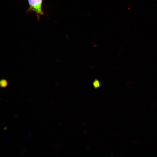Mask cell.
<instances>
[{
    "instance_id": "1",
    "label": "cell",
    "mask_w": 157,
    "mask_h": 157,
    "mask_svg": "<svg viewBox=\"0 0 157 157\" xmlns=\"http://www.w3.org/2000/svg\"><path fill=\"white\" fill-rule=\"evenodd\" d=\"M29 7L27 12L28 13L34 12L39 20L40 16L44 14L42 10L43 0H28Z\"/></svg>"
},
{
    "instance_id": "2",
    "label": "cell",
    "mask_w": 157,
    "mask_h": 157,
    "mask_svg": "<svg viewBox=\"0 0 157 157\" xmlns=\"http://www.w3.org/2000/svg\"><path fill=\"white\" fill-rule=\"evenodd\" d=\"M98 83H99L98 82V81H95L94 82V85L95 86V87H96L97 86H98L99 84H98Z\"/></svg>"
}]
</instances>
